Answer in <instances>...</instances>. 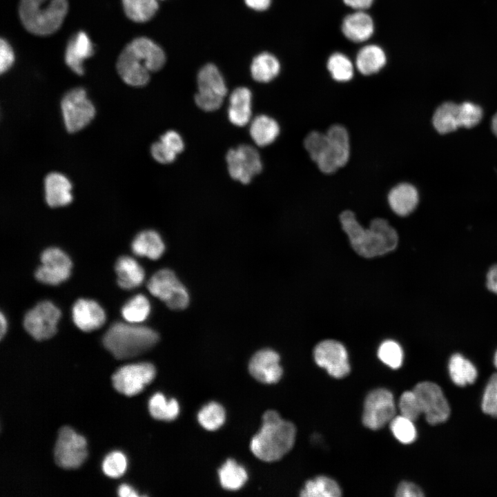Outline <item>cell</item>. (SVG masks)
<instances>
[{"label": "cell", "mask_w": 497, "mask_h": 497, "mask_svg": "<svg viewBox=\"0 0 497 497\" xmlns=\"http://www.w3.org/2000/svg\"><path fill=\"white\" fill-rule=\"evenodd\" d=\"M483 117L481 108L471 102L459 104V121L460 127L472 128L477 125Z\"/></svg>", "instance_id": "45"}, {"label": "cell", "mask_w": 497, "mask_h": 497, "mask_svg": "<svg viewBox=\"0 0 497 497\" xmlns=\"http://www.w3.org/2000/svg\"><path fill=\"white\" fill-rule=\"evenodd\" d=\"M374 0H343L344 4L355 10H363L369 8Z\"/></svg>", "instance_id": "50"}, {"label": "cell", "mask_w": 497, "mask_h": 497, "mask_svg": "<svg viewBox=\"0 0 497 497\" xmlns=\"http://www.w3.org/2000/svg\"><path fill=\"white\" fill-rule=\"evenodd\" d=\"M198 421L207 430L213 431L220 427L225 420L224 408L212 402L205 405L198 413Z\"/></svg>", "instance_id": "39"}, {"label": "cell", "mask_w": 497, "mask_h": 497, "mask_svg": "<svg viewBox=\"0 0 497 497\" xmlns=\"http://www.w3.org/2000/svg\"><path fill=\"white\" fill-rule=\"evenodd\" d=\"M316 364L335 378H342L350 372L348 353L344 346L333 340L319 342L313 351Z\"/></svg>", "instance_id": "15"}, {"label": "cell", "mask_w": 497, "mask_h": 497, "mask_svg": "<svg viewBox=\"0 0 497 497\" xmlns=\"http://www.w3.org/2000/svg\"><path fill=\"white\" fill-rule=\"evenodd\" d=\"M0 337L2 339L7 330V320L3 313L0 314Z\"/></svg>", "instance_id": "54"}, {"label": "cell", "mask_w": 497, "mask_h": 497, "mask_svg": "<svg viewBox=\"0 0 497 497\" xmlns=\"http://www.w3.org/2000/svg\"><path fill=\"white\" fill-rule=\"evenodd\" d=\"M228 120L233 125L243 127L252 119V92L246 87H238L230 95L227 111Z\"/></svg>", "instance_id": "23"}, {"label": "cell", "mask_w": 497, "mask_h": 497, "mask_svg": "<svg viewBox=\"0 0 497 497\" xmlns=\"http://www.w3.org/2000/svg\"><path fill=\"white\" fill-rule=\"evenodd\" d=\"M418 199L416 188L408 183L394 186L388 195L391 210L400 216H406L413 212L418 205Z\"/></svg>", "instance_id": "24"}, {"label": "cell", "mask_w": 497, "mask_h": 497, "mask_svg": "<svg viewBox=\"0 0 497 497\" xmlns=\"http://www.w3.org/2000/svg\"><path fill=\"white\" fill-rule=\"evenodd\" d=\"M304 146L311 159L324 173L331 174L344 166L350 154L349 137L347 129L339 124L331 126L326 133H309Z\"/></svg>", "instance_id": "2"}, {"label": "cell", "mask_w": 497, "mask_h": 497, "mask_svg": "<svg viewBox=\"0 0 497 497\" xmlns=\"http://www.w3.org/2000/svg\"><path fill=\"white\" fill-rule=\"evenodd\" d=\"M127 467L126 458L120 451L110 453L102 462L104 473L110 478H118L124 474Z\"/></svg>", "instance_id": "42"}, {"label": "cell", "mask_w": 497, "mask_h": 497, "mask_svg": "<svg viewBox=\"0 0 497 497\" xmlns=\"http://www.w3.org/2000/svg\"><path fill=\"white\" fill-rule=\"evenodd\" d=\"M87 443L84 436L69 427L59 431L55 446L54 457L58 466L64 469H76L87 457Z\"/></svg>", "instance_id": "9"}, {"label": "cell", "mask_w": 497, "mask_h": 497, "mask_svg": "<svg viewBox=\"0 0 497 497\" xmlns=\"http://www.w3.org/2000/svg\"><path fill=\"white\" fill-rule=\"evenodd\" d=\"M394 437L403 444L413 442L417 437L413 421L402 416H396L389 422Z\"/></svg>", "instance_id": "40"}, {"label": "cell", "mask_w": 497, "mask_h": 497, "mask_svg": "<svg viewBox=\"0 0 497 497\" xmlns=\"http://www.w3.org/2000/svg\"><path fill=\"white\" fill-rule=\"evenodd\" d=\"M218 474L222 486L228 490L240 489L247 480L246 470L232 459L226 461Z\"/></svg>", "instance_id": "35"}, {"label": "cell", "mask_w": 497, "mask_h": 497, "mask_svg": "<svg viewBox=\"0 0 497 497\" xmlns=\"http://www.w3.org/2000/svg\"><path fill=\"white\" fill-rule=\"evenodd\" d=\"M126 15L135 22L150 20L158 10L157 0H121Z\"/></svg>", "instance_id": "34"}, {"label": "cell", "mask_w": 497, "mask_h": 497, "mask_svg": "<svg viewBox=\"0 0 497 497\" xmlns=\"http://www.w3.org/2000/svg\"><path fill=\"white\" fill-rule=\"evenodd\" d=\"M72 319L79 329L90 332L104 324L106 315L103 309L96 302L79 299L72 306Z\"/></svg>", "instance_id": "19"}, {"label": "cell", "mask_w": 497, "mask_h": 497, "mask_svg": "<svg viewBox=\"0 0 497 497\" xmlns=\"http://www.w3.org/2000/svg\"><path fill=\"white\" fill-rule=\"evenodd\" d=\"M117 70L122 80L132 86H144L150 79L146 59L131 43L127 44L117 61Z\"/></svg>", "instance_id": "17"}, {"label": "cell", "mask_w": 497, "mask_h": 497, "mask_svg": "<svg viewBox=\"0 0 497 497\" xmlns=\"http://www.w3.org/2000/svg\"><path fill=\"white\" fill-rule=\"evenodd\" d=\"M449 372L454 383L460 387L474 383L478 376L477 369L473 363L459 353L451 357Z\"/></svg>", "instance_id": "30"}, {"label": "cell", "mask_w": 497, "mask_h": 497, "mask_svg": "<svg viewBox=\"0 0 497 497\" xmlns=\"http://www.w3.org/2000/svg\"><path fill=\"white\" fill-rule=\"evenodd\" d=\"M398 407L400 415L413 420H416L422 411L413 391H407L400 397Z\"/></svg>", "instance_id": "44"}, {"label": "cell", "mask_w": 497, "mask_h": 497, "mask_svg": "<svg viewBox=\"0 0 497 497\" xmlns=\"http://www.w3.org/2000/svg\"><path fill=\"white\" fill-rule=\"evenodd\" d=\"M280 71V64L273 55L262 52L254 57L251 74L254 80L267 83L275 79Z\"/></svg>", "instance_id": "29"}, {"label": "cell", "mask_w": 497, "mask_h": 497, "mask_svg": "<svg viewBox=\"0 0 497 497\" xmlns=\"http://www.w3.org/2000/svg\"><path fill=\"white\" fill-rule=\"evenodd\" d=\"M140 55L146 59L150 72L160 70L166 61V55L162 48L153 40L142 37L130 42Z\"/></svg>", "instance_id": "31"}, {"label": "cell", "mask_w": 497, "mask_h": 497, "mask_svg": "<svg viewBox=\"0 0 497 497\" xmlns=\"http://www.w3.org/2000/svg\"><path fill=\"white\" fill-rule=\"evenodd\" d=\"M374 30L372 17L363 10H355L347 15L342 23V32L344 37L355 43L367 41L373 35Z\"/></svg>", "instance_id": "21"}, {"label": "cell", "mask_w": 497, "mask_h": 497, "mask_svg": "<svg viewBox=\"0 0 497 497\" xmlns=\"http://www.w3.org/2000/svg\"><path fill=\"white\" fill-rule=\"evenodd\" d=\"M295 436L293 423L281 418L275 411L269 410L263 415L260 430L251 441V449L262 460L276 461L292 449Z\"/></svg>", "instance_id": "3"}, {"label": "cell", "mask_w": 497, "mask_h": 497, "mask_svg": "<svg viewBox=\"0 0 497 497\" xmlns=\"http://www.w3.org/2000/svg\"><path fill=\"white\" fill-rule=\"evenodd\" d=\"M196 105L204 111H215L220 108L227 94V87L219 69L212 64L204 66L197 77Z\"/></svg>", "instance_id": "6"}, {"label": "cell", "mask_w": 497, "mask_h": 497, "mask_svg": "<svg viewBox=\"0 0 497 497\" xmlns=\"http://www.w3.org/2000/svg\"><path fill=\"white\" fill-rule=\"evenodd\" d=\"M14 61V54L10 43L4 39L0 41V71L3 73L8 70Z\"/></svg>", "instance_id": "48"}, {"label": "cell", "mask_w": 497, "mask_h": 497, "mask_svg": "<svg viewBox=\"0 0 497 497\" xmlns=\"http://www.w3.org/2000/svg\"><path fill=\"white\" fill-rule=\"evenodd\" d=\"M249 133L256 145L266 146L277 139L280 133V126L273 118L266 115H260L252 119L249 123Z\"/></svg>", "instance_id": "26"}, {"label": "cell", "mask_w": 497, "mask_h": 497, "mask_svg": "<svg viewBox=\"0 0 497 497\" xmlns=\"http://www.w3.org/2000/svg\"><path fill=\"white\" fill-rule=\"evenodd\" d=\"M118 495L121 497H136L138 494L129 485L124 484L119 486L117 491Z\"/></svg>", "instance_id": "53"}, {"label": "cell", "mask_w": 497, "mask_h": 497, "mask_svg": "<svg viewBox=\"0 0 497 497\" xmlns=\"http://www.w3.org/2000/svg\"><path fill=\"white\" fill-rule=\"evenodd\" d=\"M327 67L332 78L337 81L346 82L353 77L354 65L351 60L342 52L331 55L327 60Z\"/></svg>", "instance_id": "38"}, {"label": "cell", "mask_w": 497, "mask_h": 497, "mask_svg": "<svg viewBox=\"0 0 497 497\" xmlns=\"http://www.w3.org/2000/svg\"><path fill=\"white\" fill-rule=\"evenodd\" d=\"M340 221L351 246L364 257L382 255L397 246V232L384 219L373 220L366 228L358 223L352 211H344L340 215Z\"/></svg>", "instance_id": "1"}, {"label": "cell", "mask_w": 497, "mask_h": 497, "mask_svg": "<svg viewBox=\"0 0 497 497\" xmlns=\"http://www.w3.org/2000/svg\"><path fill=\"white\" fill-rule=\"evenodd\" d=\"M68 8L67 0H20L19 14L28 31L45 36L60 28Z\"/></svg>", "instance_id": "5"}, {"label": "cell", "mask_w": 497, "mask_h": 497, "mask_svg": "<svg viewBox=\"0 0 497 497\" xmlns=\"http://www.w3.org/2000/svg\"><path fill=\"white\" fill-rule=\"evenodd\" d=\"M131 247L135 255L151 260L159 258L165 248L160 235L153 230L139 233L133 240Z\"/></svg>", "instance_id": "28"}, {"label": "cell", "mask_w": 497, "mask_h": 497, "mask_svg": "<svg viewBox=\"0 0 497 497\" xmlns=\"http://www.w3.org/2000/svg\"><path fill=\"white\" fill-rule=\"evenodd\" d=\"M115 272L118 285L124 289H132L139 286L144 279L143 268L128 256L118 258L115 264Z\"/></svg>", "instance_id": "27"}, {"label": "cell", "mask_w": 497, "mask_h": 497, "mask_svg": "<svg viewBox=\"0 0 497 497\" xmlns=\"http://www.w3.org/2000/svg\"><path fill=\"white\" fill-rule=\"evenodd\" d=\"M150 311V302L147 298L142 294L130 299L122 307L121 314L129 323L137 324L144 321Z\"/></svg>", "instance_id": "37"}, {"label": "cell", "mask_w": 497, "mask_h": 497, "mask_svg": "<svg viewBox=\"0 0 497 497\" xmlns=\"http://www.w3.org/2000/svg\"><path fill=\"white\" fill-rule=\"evenodd\" d=\"M387 63V55L378 45L364 46L358 52L355 66L364 75H371L379 72Z\"/></svg>", "instance_id": "25"}, {"label": "cell", "mask_w": 497, "mask_h": 497, "mask_svg": "<svg viewBox=\"0 0 497 497\" xmlns=\"http://www.w3.org/2000/svg\"><path fill=\"white\" fill-rule=\"evenodd\" d=\"M487 286L490 291L497 294V264L492 266L487 273Z\"/></svg>", "instance_id": "51"}, {"label": "cell", "mask_w": 497, "mask_h": 497, "mask_svg": "<svg viewBox=\"0 0 497 497\" xmlns=\"http://www.w3.org/2000/svg\"><path fill=\"white\" fill-rule=\"evenodd\" d=\"M155 368L148 362L121 367L112 376L114 388L119 393L131 396L141 392L155 378Z\"/></svg>", "instance_id": "14"}, {"label": "cell", "mask_w": 497, "mask_h": 497, "mask_svg": "<svg viewBox=\"0 0 497 497\" xmlns=\"http://www.w3.org/2000/svg\"><path fill=\"white\" fill-rule=\"evenodd\" d=\"M494 363L495 367L497 368V351L495 353L494 358Z\"/></svg>", "instance_id": "56"}, {"label": "cell", "mask_w": 497, "mask_h": 497, "mask_svg": "<svg viewBox=\"0 0 497 497\" xmlns=\"http://www.w3.org/2000/svg\"><path fill=\"white\" fill-rule=\"evenodd\" d=\"M147 288L153 296L163 301L171 309H184L188 304L187 290L169 269L156 272L148 282Z\"/></svg>", "instance_id": "8"}, {"label": "cell", "mask_w": 497, "mask_h": 497, "mask_svg": "<svg viewBox=\"0 0 497 497\" xmlns=\"http://www.w3.org/2000/svg\"><path fill=\"white\" fill-rule=\"evenodd\" d=\"M159 340L153 329L137 324L115 322L103 337V344L117 359H127L148 351Z\"/></svg>", "instance_id": "4"}, {"label": "cell", "mask_w": 497, "mask_h": 497, "mask_svg": "<svg viewBox=\"0 0 497 497\" xmlns=\"http://www.w3.org/2000/svg\"><path fill=\"white\" fill-rule=\"evenodd\" d=\"M244 2L253 10L264 11L270 6L271 0H244Z\"/></svg>", "instance_id": "52"}, {"label": "cell", "mask_w": 497, "mask_h": 497, "mask_svg": "<svg viewBox=\"0 0 497 497\" xmlns=\"http://www.w3.org/2000/svg\"><path fill=\"white\" fill-rule=\"evenodd\" d=\"M396 496L398 497H422L424 496V494L416 485L403 481L399 484Z\"/></svg>", "instance_id": "49"}, {"label": "cell", "mask_w": 497, "mask_h": 497, "mask_svg": "<svg viewBox=\"0 0 497 497\" xmlns=\"http://www.w3.org/2000/svg\"><path fill=\"white\" fill-rule=\"evenodd\" d=\"M378 356L384 364L391 369H396L401 367L404 354L402 347L398 342L392 340H387L380 345Z\"/></svg>", "instance_id": "41"}, {"label": "cell", "mask_w": 497, "mask_h": 497, "mask_svg": "<svg viewBox=\"0 0 497 497\" xmlns=\"http://www.w3.org/2000/svg\"><path fill=\"white\" fill-rule=\"evenodd\" d=\"M159 141L169 150L177 155L182 152L184 142L182 136L176 131L170 130L164 133Z\"/></svg>", "instance_id": "47"}, {"label": "cell", "mask_w": 497, "mask_h": 497, "mask_svg": "<svg viewBox=\"0 0 497 497\" xmlns=\"http://www.w3.org/2000/svg\"><path fill=\"white\" fill-rule=\"evenodd\" d=\"M41 265L35 272V277L42 283L57 285L70 275L72 262L69 257L58 248H48L41 255Z\"/></svg>", "instance_id": "16"}, {"label": "cell", "mask_w": 497, "mask_h": 497, "mask_svg": "<svg viewBox=\"0 0 497 497\" xmlns=\"http://www.w3.org/2000/svg\"><path fill=\"white\" fill-rule=\"evenodd\" d=\"M422 413L430 425L446 421L450 415V407L441 388L431 382H421L413 389Z\"/></svg>", "instance_id": "11"}, {"label": "cell", "mask_w": 497, "mask_h": 497, "mask_svg": "<svg viewBox=\"0 0 497 497\" xmlns=\"http://www.w3.org/2000/svg\"><path fill=\"white\" fill-rule=\"evenodd\" d=\"M72 184L64 175L52 172L44 179L45 199L52 207H60L69 204L72 200Z\"/></svg>", "instance_id": "22"}, {"label": "cell", "mask_w": 497, "mask_h": 497, "mask_svg": "<svg viewBox=\"0 0 497 497\" xmlns=\"http://www.w3.org/2000/svg\"><path fill=\"white\" fill-rule=\"evenodd\" d=\"M61 109L65 127L69 133L83 129L95 115V108L83 88L67 92L61 99Z\"/></svg>", "instance_id": "7"}, {"label": "cell", "mask_w": 497, "mask_h": 497, "mask_svg": "<svg viewBox=\"0 0 497 497\" xmlns=\"http://www.w3.org/2000/svg\"><path fill=\"white\" fill-rule=\"evenodd\" d=\"M248 368L251 374L264 383L277 382L282 375L278 353L269 349L255 353L249 362Z\"/></svg>", "instance_id": "18"}, {"label": "cell", "mask_w": 497, "mask_h": 497, "mask_svg": "<svg viewBox=\"0 0 497 497\" xmlns=\"http://www.w3.org/2000/svg\"><path fill=\"white\" fill-rule=\"evenodd\" d=\"M226 159L230 176L242 184L250 183L262 169L260 153L248 144L230 149Z\"/></svg>", "instance_id": "12"}, {"label": "cell", "mask_w": 497, "mask_h": 497, "mask_svg": "<svg viewBox=\"0 0 497 497\" xmlns=\"http://www.w3.org/2000/svg\"><path fill=\"white\" fill-rule=\"evenodd\" d=\"M433 124L440 134L451 133L460 127L459 105L450 101L441 104L433 115Z\"/></svg>", "instance_id": "32"}, {"label": "cell", "mask_w": 497, "mask_h": 497, "mask_svg": "<svg viewBox=\"0 0 497 497\" xmlns=\"http://www.w3.org/2000/svg\"><path fill=\"white\" fill-rule=\"evenodd\" d=\"M93 53L94 48L90 38L86 32L80 31L69 40L66 49L65 61L74 72L81 75L84 72V60Z\"/></svg>", "instance_id": "20"}, {"label": "cell", "mask_w": 497, "mask_h": 497, "mask_svg": "<svg viewBox=\"0 0 497 497\" xmlns=\"http://www.w3.org/2000/svg\"><path fill=\"white\" fill-rule=\"evenodd\" d=\"M150 153L155 161L163 164L172 163L177 155L167 148L159 140L153 144Z\"/></svg>", "instance_id": "46"}, {"label": "cell", "mask_w": 497, "mask_h": 497, "mask_svg": "<svg viewBox=\"0 0 497 497\" xmlns=\"http://www.w3.org/2000/svg\"><path fill=\"white\" fill-rule=\"evenodd\" d=\"M149 411L156 419L163 420H174L178 415L179 407L175 399L167 400L160 393L154 394L148 403Z\"/></svg>", "instance_id": "36"}, {"label": "cell", "mask_w": 497, "mask_h": 497, "mask_svg": "<svg viewBox=\"0 0 497 497\" xmlns=\"http://www.w3.org/2000/svg\"><path fill=\"white\" fill-rule=\"evenodd\" d=\"M396 404L393 394L383 388L374 389L367 396L362 414L363 425L372 430H377L396 416Z\"/></svg>", "instance_id": "10"}, {"label": "cell", "mask_w": 497, "mask_h": 497, "mask_svg": "<svg viewBox=\"0 0 497 497\" xmlns=\"http://www.w3.org/2000/svg\"><path fill=\"white\" fill-rule=\"evenodd\" d=\"M60 315V311L52 303L43 301L26 313L23 327L35 340H46L55 334Z\"/></svg>", "instance_id": "13"}, {"label": "cell", "mask_w": 497, "mask_h": 497, "mask_svg": "<svg viewBox=\"0 0 497 497\" xmlns=\"http://www.w3.org/2000/svg\"><path fill=\"white\" fill-rule=\"evenodd\" d=\"M491 128L494 133L497 136V113L492 119Z\"/></svg>", "instance_id": "55"}, {"label": "cell", "mask_w": 497, "mask_h": 497, "mask_svg": "<svg viewBox=\"0 0 497 497\" xmlns=\"http://www.w3.org/2000/svg\"><path fill=\"white\" fill-rule=\"evenodd\" d=\"M481 406L485 413L497 417V373L490 377L486 385Z\"/></svg>", "instance_id": "43"}, {"label": "cell", "mask_w": 497, "mask_h": 497, "mask_svg": "<svg viewBox=\"0 0 497 497\" xmlns=\"http://www.w3.org/2000/svg\"><path fill=\"white\" fill-rule=\"evenodd\" d=\"M300 495L302 497H338L342 495V491L334 480L319 476L307 480Z\"/></svg>", "instance_id": "33"}]
</instances>
